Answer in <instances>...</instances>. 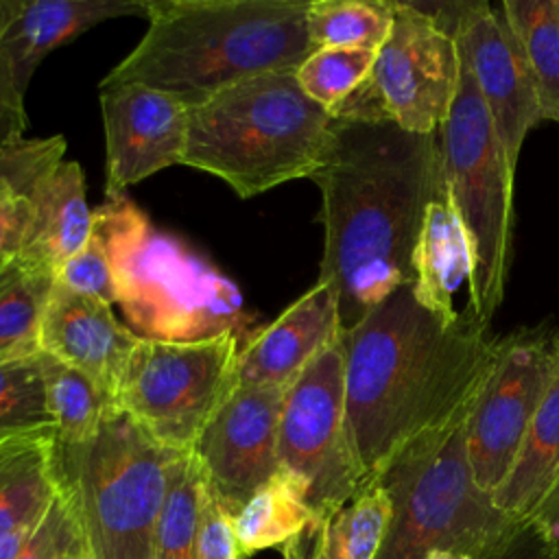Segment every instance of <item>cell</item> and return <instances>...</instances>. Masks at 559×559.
Wrapping results in <instances>:
<instances>
[{
  "instance_id": "cell-1",
  "label": "cell",
  "mask_w": 559,
  "mask_h": 559,
  "mask_svg": "<svg viewBox=\"0 0 559 559\" xmlns=\"http://www.w3.org/2000/svg\"><path fill=\"white\" fill-rule=\"evenodd\" d=\"M325 282L341 332L404 284L426 207L448 192L439 131L411 133L393 122L334 118L317 173Z\"/></svg>"
},
{
  "instance_id": "cell-2",
  "label": "cell",
  "mask_w": 559,
  "mask_h": 559,
  "mask_svg": "<svg viewBox=\"0 0 559 559\" xmlns=\"http://www.w3.org/2000/svg\"><path fill=\"white\" fill-rule=\"evenodd\" d=\"M341 345L347 432L371 478L406 443L469 404L491 369L498 338L467 312L443 321L404 284L341 332Z\"/></svg>"
},
{
  "instance_id": "cell-3",
  "label": "cell",
  "mask_w": 559,
  "mask_h": 559,
  "mask_svg": "<svg viewBox=\"0 0 559 559\" xmlns=\"http://www.w3.org/2000/svg\"><path fill=\"white\" fill-rule=\"evenodd\" d=\"M310 0H148V28L100 85L140 83L188 107L262 72H295L314 50Z\"/></svg>"
},
{
  "instance_id": "cell-4",
  "label": "cell",
  "mask_w": 559,
  "mask_h": 559,
  "mask_svg": "<svg viewBox=\"0 0 559 559\" xmlns=\"http://www.w3.org/2000/svg\"><path fill=\"white\" fill-rule=\"evenodd\" d=\"M334 116L299 87L295 72H262L188 107L183 164L249 199L312 177Z\"/></svg>"
},
{
  "instance_id": "cell-5",
  "label": "cell",
  "mask_w": 559,
  "mask_h": 559,
  "mask_svg": "<svg viewBox=\"0 0 559 559\" xmlns=\"http://www.w3.org/2000/svg\"><path fill=\"white\" fill-rule=\"evenodd\" d=\"M92 227L105 242L118 306L135 336L168 343L249 338L251 314L240 288L181 240L157 231L127 194H107Z\"/></svg>"
},
{
  "instance_id": "cell-6",
  "label": "cell",
  "mask_w": 559,
  "mask_h": 559,
  "mask_svg": "<svg viewBox=\"0 0 559 559\" xmlns=\"http://www.w3.org/2000/svg\"><path fill=\"white\" fill-rule=\"evenodd\" d=\"M179 454L118 404L90 437H55L57 491L79 526L83 559H151L170 467Z\"/></svg>"
},
{
  "instance_id": "cell-7",
  "label": "cell",
  "mask_w": 559,
  "mask_h": 559,
  "mask_svg": "<svg viewBox=\"0 0 559 559\" xmlns=\"http://www.w3.org/2000/svg\"><path fill=\"white\" fill-rule=\"evenodd\" d=\"M469 404L406 443L376 474L391 507L376 559H426L439 550L476 557L524 522L500 511L474 480L465 445Z\"/></svg>"
},
{
  "instance_id": "cell-8",
  "label": "cell",
  "mask_w": 559,
  "mask_h": 559,
  "mask_svg": "<svg viewBox=\"0 0 559 559\" xmlns=\"http://www.w3.org/2000/svg\"><path fill=\"white\" fill-rule=\"evenodd\" d=\"M461 55V52H459ZM448 194L472 247L465 312L483 328L502 304L511 264L513 179L474 74L461 55L459 90L439 129Z\"/></svg>"
},
{
  "instance_id": "cell-9",
  "label": "cell",
  "mask_w": 559,
  "mask_h": 559,
  "mask_svg": "<svg viewBox=\"0 0 559 559\" xmlns=\"http://www.w3.org/2000/svg\"><path fill=\"white\" fill-rule=\"evenodd\" d=\"M240 334L194 343L140 338L133 347L116 404L159 443L188 452L234 386Z\"/></svg>"
},
{
  "instance_id": "cell-10",
  "label": "cell",
  "mask_w": 559,
  "mask_h": 559,
  "mask_svg": "<svg viewBox=\"0 0 559 559\" xmlns=\"http://www.w3.org/2000/svg\"><path fill=\"white\" fill-rule=\"evenodd\" d=\"M341 334L290 382L277 432L280 469L293 476L319 524L367 480L345 419Z\"/></svg>"
},
{
  "instance_id": "cell-11",
  "label": "cell",
  "mask_w": 559,
  "mask_h": 559,
  "mask_svg": "<svg viewBox=\"0 0 559 559\" xmlns=\"http://www.w3.org/2000/svg\"><path fill=\"white\" fill-rule=\"evenodd\" d=\"M557 365V330L537 325L498 338L491 369L465 417L467 459L483 491L493 496L511 472Z\"/></svg>"
},
{
  "instance_id": "cell-12",
  "label": "cell",
  "mask_w": 559,
  "mask_h": 559,
  "mask_svg": "<svg viewBox=\"0 0 559 559\" xmlns=\"http://www.w3.org/2000/svg\"><path fill=\"white\" fill-rule=\"evenodd\" d=\"M459 74V44L437 7L393 2V26L371 70L389 120L411 133H437L452 109Z\"/></svg>"
},
{
  "instance_id": "cell-13",
  "label": "cell",
  "mask_w": 559,
  "mask_h": 559,
  "mask_svg": "<svg viewBox=\"0 0 559 559\" xmlns=\"http://www.w3.org/2000/svg\"><path fill=\"white\" fill-rule=\"evenodd\" d=\"M437 11L456 37L459 52L467 61L491 116L507 166L515 175L524 138L544 120L524 50L502 7L454 2L439 4Z\"/></svg>"
},
{
  "instance_id": "cell-14",
  "label": "cell",
  "mask_w": 559,
  "mask_h": 559,
  "mask_svg": "<svg viewBox=\"0 0 559 559\" xmlns=\"http://www.w3.org/2000/svg\"><path fill=\"white\" fill-rule=\"evenodd\" d=\"M288 386H231L192 445L210 493L234 515L280 472L277 432Z\"/></svg>"
},
{
  "instance_id": "cell-15",
  "label": "cell",
  "mask_w": 559,
  "mask_h": 559,
  "mask_svg": "<svg viewBox=\"0 0 559 559\" xmlns=\"http://www.w3.org/2000/svg\"><path fill=\"white\" fill-rule=\"evenodd\" d=\"M107 148V194L124 190L168 166L183 164L188 105L140 83L100 85Z\"/></svg>"
},
{
  "instance_id": "cell-16",
  "label": "cell",
  "mask_w": 559,
  "mask_h": 559,
  "mask_svg": "<svg viewBox=\"0 0 559 559\" xmlns=\"http://www.w3.org/2000/svg\"><path fill=\"white\" fill-rule=\"evenodd\" d=\"M109 304L74 293L55 280L39 325V352L92 376L116 400L127 360L138 345Z\"/></svg>"
},
{
  "instance_id": "cell-17",
  "label": "cell",
  "mask_w": 559,
  "mask_h": 559,
  "mask_svg": "<svg viewBox=\"0 0 559 559\" xmlns=\"http://www.w3.org/2000/svg\"><path fill=\"white\" fill-rule=\"evenodd\" d=\"M341 334L332 288L317 282L238 352L234 386H290L304 367Z\"/></svg>"
},
{
  "instance_id": "cell-18",
  "label": "cell",
  "mask_w": 559,
  "mask_h": 559,
  "mask_svg": "<svg viewBox=\"0 0 559 559\" xmlns=\"http://www.w3.org/2000/svg\"><path fill=\"white\" fill-rule=\"evenodd\" d=\"M148 0H24L15 20L0 35V52L28 90L37 66L59 46L85 31L127 15L146 17Z\"/></svg>"
},
{
  "instance_id": "cell-19",
  "label": "cell",
  "mask_w": 559,
  "mask_h": 559,
  "mask_svg": "<svg viewBox=\"0 0 559 559\" xmlns=\"http://www.w3.org/2000/svg\"><path fill=\"white\" fill-rule=\"evenodd\" d=\"M35 218L22 258L57 273L76 255L92 234L94 210L85 197V175L79 162L61 159L35 186Z\"/></svg>"
},
{
  "instance_id": "cell-20",
  "label": "cell",
  "mask_w": 559,
  "mask_h": 559,
  "mask_svg": "<svg viewBox=\"0 0 559 559\" xmlns=\"http://www.w3.org/2000/svg\"><path fill=\"white\" fill-rule=\"evenodd\" d=\"M472 273L469 238L445 192L426 207L413 253V295L426 310L452 323L459 319L452 304L454 293L463 282L469 284Z\"/></svg>"
},
{
  "instance_id": "cell-21",
  "label": "cell",
  "mask_w": 559,
  "mask_h": 559,
  "mask_svg": "<svg viewBox=\"0 0 559 559\" xmlns=\"http://www.w3.org/2000/svg\"><path fill=\"white\" fill-rule=\"evenodd\" d=\"M559 485V365L524 435L518 459L493 491V504L513 520H531Z\"/></svg>"
},
{
  "instance_id": "cell-22",
  "label": "cell",
  "mask_w": 559,
  "mask_h": 559,
  "mask_svg": "<svg viewBox=\"0 0 559 559\" xmlns=\"http://www.w3.org/2000/svg\"><path fill=\"white\" fill-rule=\"evenodd\" d=\"M55 496V432L0 441V535L35 524Z\"/></svg>"
},
{
  "instance_id": "cell-23",
  "label": "cell",
  "mask_w": 559,
  "mask_h": 559,
  "mask_svg": "<svg viewBox=\"0 0 559 559\" xmlns=\"http://www.w3.org/2000/svg\"><path fill=\"white\" fill-rule=\"evenodd\" d=\"M231 524L240 559H249L255 552L284 548L312 535L319 520L301 485L280 469L231 515Z\"/></svg>"
},
{
  "instance_id": "cell-24",
  "label": "cell",
  "mask_w": 559,
  "mask_h": 559,
  "mask_svg": "<svg viewBox=\"0 0 559 559\" xmlns=\"http://www.w3.org/2000/svg\"><path fill=\"white\" fill-rule=\"evenodd\" d=\"M389 498L376 476L334 513H330L310 537L306 559H376L389 524Z\"/></svg>"
},
{
  "instance_id": "cell-25",
  "label": "cell",
  "mask_w": 559,
  "mask_h": 559,
  "mask_svg": "<svg viewBox=\"0 0 559 559\" xmlns=\"http://www.w3.org/2000/svg\"><path fill=\"white\" fill-rule=\"evenodd\" d=\"M55 271L24 260H0V360L39 352V325Z\"/></svg>"
},
{
  "instance_id": "cell-26",
  "label": "cell",
  "mask_w": 559,
  "mask_h": 559,
  "mask_svg": "<svg viewBox=\"0 0 559 559\" xmlns=\"http://www.w3.org/2000/svg\"><path fill=\"white\" fill-rule=\"evenodd\" d=\"M500 7L528 61L542 118L559 124V0H504Z\"/></svg>"
},
{
  "instance_id": "cell-27",
  "label": "cell",
  "mask_w": 559,
  "mask_h": 559,
  "mask_svg": "<svg viewBox=\"0 0 559 559\" xmlns=\"http://www.w3.org/2000/svg\"><path fill=\"white\" fill-rule=\"evenodd\" d=\"M39 367L55 437L61 441H81L90 437L98 428L103 415L116 404L114 395L85 371L46 352H39Z\"/></svg>"
},
{
  "instance_id": "cell-28",
  "label": "cell",
  "mask_w": 559,
  "mask_h": 559,
  "mask_svg": "<svg viewBox=\"0 0 559 559\" xmlns=\"http://www.w3.org/2000/svg\"><path fill=\"white\" fill-rule=\"evenodd\" d=\"M205 476L194 454L181 452L173 467L168 491L153 535L151 559H197V533Z\"/></svg>"
},
{
  "instance_id": "cell-29",
  "label": "cell",
  "mask_w": 559,
  "mask_h": 559,
  "mask_svg": "<svg viewBox=\"0 0 559 559\" xmlns=\"http://www.w3.org/2000/svg\"><path fill=\"white\" fill-rule=\"evenodd\" d=\"M306 22L314 48L380 50L393 26V2L310 0Z\"/></svg>"
},
{
  "instance_id": "cell-30",
  "label": "cell",
  "mask_w": 559,
  "mask_h": 559,
  "mask_svg": "<svg viewBox=\"0 0 559 559\" xmlns=\"http://www.w3.org/2000/svg\"><path fill=\"white\" fill-rule=\"evenodd\" d=\"M35 432H55L39 352L0 360V441Z\"/></svg>"
},
{
  "instance_id": "cell-31",
  "label": "cell",
  "mask_w": 559,
  "mask_h": 559,
  "mask_svg": "<svg viewBox=\"0 0 559 559\" xmlns=\"http://www.w3.org/2000/svg\"><path fill=\"white\" fill-rule=\"evenodd\" d=\"M376 57L367 48H314L295 76L306 96L334 114L371 76Z\"/></svg>"
},
{
  "instance_id": "cell-32",
  "label": "cell",
  "mask_w": 559,
  "mask_h": 559,
  "mask_svg": "<svg viewBox=\"0 0 559 559\" xmlns=\"http://www.w3.org/2000/svg\"><path fill=\"white\" fill-rule=\"evenodd\" d=\"M55 280L74 293L96 297L109 306L118 304L116 275L109 262V253L94 227L85 247L57 269Z\"/></svg>"
},
{
  "instance_id": "cell-33",
  "label": "cell",
  "mask_w": 559,
  "mask_h": 559,
  "mask_svg": "<svg viewBox=\"0 0 559 559\" xmlns=\"http://www.w3.org/2000/svg\"><path fill=\"white\" fill-rule=\"evenodd\" d=\"M79 552H83L79 526L68 502L57 491L50 507L22 546L17 559H68Z\"/></svg>"
},
{
  "instance_id": "cell-34",
  "label": "cell",
  "mask_w": 559,
  "mask_h": 559,
  "mask_svg": "<svg viewBox=\"0 0 559 559\" xmlns=\"http://www.w3.org/2000/svg\"><path fill=\"white\" fill-rule=\"evenodd\" d=\"M63 135L24 140L11 148H4L0 151V181H11L31 197L39 179L63 159Z\"/></svg>"
},
{
  "instance_id": "cell-35",
  "label": "cell",
  "mask_w": 559,
  "mask_h": 559,
  "mask_svg": "<svg viewBox=\"0 0 559 559\" xmlns=\"http://www.w3.org/2000/svg\"><path fill=\"white\" fill-rule=\"evenodd\" d=\"M35 218L33 199L11 181H0V260L22 253Z\"/></svg>"
},
{
  "instance_id": "cell-36",
  "label": "cell",
  "mask_w": 559,
  "mask_h": 559,
  "mask_svg": "<svg viewBox=\"0 0 559 559\" xmlns=\"http://www.w3.org/2000/svg\"><path fill=\"white\" fill-rule=\"evenodd\" d=\"M197 559H240L231 515L210 493L205 485L199 533H197Z\"/></svg>"
},
{
  "instance_id": "cell-37",
  "label": "cell",
  "mask_w": 559,
  "mask_h": 559,
  "mask_svg": "<svg viewBox=\"0 0 559 559\" xmlns=\"http://www.w3.org/2000/svg\"><path fill=\"white\" fill-rule=\"evenodd\" d=\"M24 94L11 61L0 52V151L24 142L28 127Z\"/></svg>"
},
{
  "instance_id": "cell-38",
  "label": "cell",
  "mask_w": 559,
  "mask_h": 559,
  "mask_svg": "<svg viewBox=\"0 0 559 559\" xmlns=\"http://www.w3.org/2000/svg\"><path fill=\"white\" fill-rule=\"evenodd\" d=\"M472 559H559V555L535 528V524L524 520L500 539L485 546Z\"/></svg>"
},
{
  "instance_id": "cell-39",
  "label": "cell",
  "mask_w": 559,
  "mask_h": 559,
  "mask_svg": "<svg viewBox=\"0 0 559 559\" xmlns=\"http://www.w3.org/2000/svg\"><path fill=\"white\" fill-rule=\"evenodd\" d=\"M528 522L535 524V528L559 555V485L552 489V493L544 500V504L537 509V513Z\"/></svg>"
},
{
  "instance_id": "cell-40",
  "label": "cell",
  "mask_w": 559,
  "mask_h": 559,
  "mask_svg": "<svg viewBox=\"0 0 559 559\" xmlns=\"http://www.w3.org/2000/svg\"><path fill=\"white\" fill-rule=\"evenodd\" d=\"M37 522H39V520H37ZM37 522H35V524H37ZM35 524L22 526V528H17V531H11V533L0 535V559H17V555H20L22 546L26 544L28 535L33 533Z\"/></svg>"
},
{
  "instance_id": "cell-41",
  "label": "cell",
  "mask_w": 559,
  "mask_h": 559,
  "mask_svg": "<svg viewBox=\"0 0 559 559\" xmlns=\"http://www.w3.org/2000/svg\"><path fill=\"white\" fill-rule=\"evenodd\" d=\"M24 0H0V35L15 20Z\"/></svg>"
},
{
  "instance_id": "cell-42",
  "label": "cell",
  "mask_w": 559,
  "mask_h": 559,
  "mask_svg": "<svg viewBox=\"0 0 559 559\" xmlns=\"http://www.w3.org/2000/svg\"><path fill=\"white\" fill-rule=\"evenodd\" d=\"M310 537H312V535L301 537V539H295V542H290L288 546H284V548H282L284 559H306V552H308V550H304V546H306V542H310Z\"/></svg>"
},
{
  "instance_id": "cell-43",
  "label": "cell",
  "mask_w": 559,
  "mask_h": 559,
  "mask_svg": "<svg viewBox=\"0 0 559 559\" xmlns=\"http://www.w3.org/2000/svg\"><path fill=\"white\" fill-rule=\"evenodd\" d=\"M426 559H472V557L463 555V552H454V550H439V552L428 555Z\"/></svg>"
},
{
  "instance_id": "cell-44",
  "label": "cell",
  "mask_w": 559,
  "mask_h": 559,
  "mask_svg": "<svg viewBox=\"0 0 559 559\" xmlns=\"http://www.w3.org/2000/svg\"><path fill=\"white\" fill-rule=\"evenodd\" d=\"M83 557V552H79V555H72V557H68V559H81Z\"/></svg>"
},
{
  "instance_id": "cell-45",
  "label": "cell",
  "mask_w": 559,
  "mask_h": 559,
  "mask_svg": "<svg viewBox=\"0 0 559 559\" xmlns=\"http://www.w3.org/2000/svg\"><path fill=\"white\" fill-rule=\"evenodd\" d=\"M81 559H83V557H81Z\"/></svg>"
}]
</instances>
